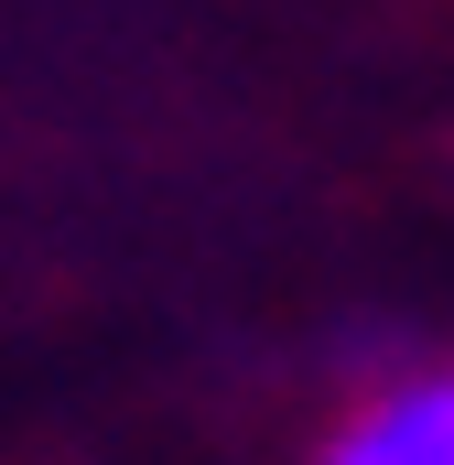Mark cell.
Returning <instances> with one entry per match:
<instances>
[{"label": "cell", "instance_id": "6da1fadb", "mask_svg": "<svg viewBox=\"0 0 454 465\" xmlns=\"http://www.w3.org/2000/svg\"><path fill=\"white\" fill-rule=\"evenodd\" d=\"M314 465H454V357L444 368H411V379H379Z\"/></svg>", "mask_w": 454, "mask_h": 465}]
</instances>
